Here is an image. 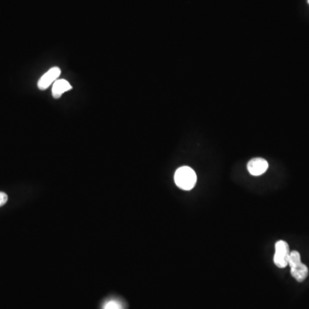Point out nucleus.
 I'll return each mask as SVG.
<instances>
[{
  "label": "nucleus",
  "instance_id": "nucleus-4",
  "mask_svg": "<svg viewBox=\"0 0 309 309\" xmlns=\"http://www.w3.org/2000/svg\"><path fill=\"white\" fill-rule=\"evenodd\" d=\"M61 74V70L59 67H53L50 69L49 71H47L43 76L39 79L38 81V88L42 90H45L47 88L51 86V84H53L56 80H58V78Z\"/></svg>",
  "mask_w": 309,
  "mask_h": 309
},
{
  "label": "nucleus",
  "instance_id": "nucleus-3",
  "mask_svg": "<svg viewBox=\"0 0 309 309\" xmlns=\"http://www.w3.org/2000/svg\"><path fill=\"white\" fill-rule=\"evenodd\" d=\"M289 246L284 241H278L275 245V254H274V263L279 268H285L288 265L289 259Z\"/></svg>",
  "mask_w": 309,
  "mask_h": 309
},
{
  "label": "nucleus",
  "instance_id": "nucleus-1",
  "mask_svg": "<svg viewBox=\"0 0 309 309\" xmlns=\"http://www.w3.org/2000/svg\"><path fill=\"white\" fill-rule=\"evenodd\" d=\"M175 182L179 188L189 191L194 188L197 182L196 173L192 168L184 166L178 168L175 175Z\"/></svg>",
  "mask_w": 309,
  "mask_h": 309
},
{
  "label": "nucleus",
  "instance_id": "nucleus-5",
  "mask_svg": "<svg viewBox=\"0 0 309 309\" xmlns=\"http://www.w3.org/2000/svg\"><path fill=\"white\" fill-rule=\"evenodd\" d=\"M269 168L267 161L264 158H253L247 163V170L252 176H259L265 173Z\"/></svg>",
  "mask_w": 309,
  "mask_h": 309
},
{
  "label": "nucleus",
  "instance_id": "nucleus-9",
  "mask_svg": "<svg viewBox=\"0 0 309 309\" xmlns=\"http://www.w3.org/2000/svg\"><path fill=\"white\" fill-rule=\"evenodd\" d=\"M307 3L309 4V0H307Z\"/></svg>",
  "mask_w": 309,
  "mask_h": 309
},
{
  "label": "nucleus",
  "instance_id": "nucleus-2",
  "mask_svg": "<svg viewBox=\"0 0 309 309\" xmlns=\"http://www.w3.org/2000/svg\"><path fill=\"white\" fill-rule=\"evenodd\" d=\"M288 265L291 266V275L299 283L303 282L308 275V269L301 263V255L297 251L291 252Z\"/></svg>",
  "mask_w": 309,
  "mask_h": 309
},
{
  "label": "nucleus",
  "instance_id": "nucleus-8",
  "mask_svg": "<svg viewBox=\"0 0 309 309\" xmlns=\"http://www.w3.org/2000/svg\"><path fill=\"white\" fill-rule=\"evenodd\" d=\"M8 201V196L7 194H5L3 191H0V207H2L3 205Z\"/></svg>",
  "mask_w": 309,
  "mask_h": 309
},
{
  "label": "nucleus",
  "instance_id": "nucleus-7",
  "mask_svg": "<svg viewBox=\"0 0 309 309\" xmlns=\"http://www.w3.org/2000/svg\"><path fill=\"white\" fill-rule=\"evenodd\" d=\"M103 309H123V306L118 301H109L104 305Z\"/></svg>",
  "mask_w": 309,
  "mask_h": 309
},
{
  "label": "nucleus",
  "instance_id": "nucleus-6",
  "mask_svg": "<svg viewBox=\"0 0 309 309\" xmlns=\"http://www.w3.org/2000/svg\"><path fill=\"white\" fill-rule=\"evenodd\" d=\"M72 89L71 84L66 79H59L53 83L52 94L53 98L59 99L62 96V94Z\"/></svg>",
  "mask_w": 309,
  "mask_h": 309
}]
</instances>
